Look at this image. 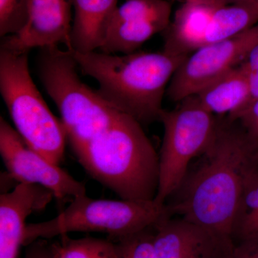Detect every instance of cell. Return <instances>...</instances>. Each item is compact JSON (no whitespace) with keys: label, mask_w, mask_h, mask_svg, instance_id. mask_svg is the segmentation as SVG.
I'll return each mask as SVG.
<instances>
[{"label":"cell","mask_w":258,"mask_h":258,"mask_svg":"<svg viewBox=\"0 0 258 258\" xmlns=\"http://www.w3.org/2000/svg\"><path fill=\"white\" fill-rule=\"evenodd\" d=\"M0 93L15 130L29 147L56 165L63 161L67 134L32 79L28 52L0 49Z\"/></svg>","instance_id":"5b68a950"},{"label":"cell","mask_w":258,"mask_h":258,"mask_svg":"<svg viewBox=\"0 0 258 258\" xmlns=\"http://www.w3.org/2000/svg\"><path fill=\"white\" fill-rule=\"evenodd\" d=\"M194 96L212 114L227 115L232 119L248 103L249 88L245 70L242 64L236 66L204 86Z\"/></svg>","instance_id":"2e32d148"},{"label":"cell","mask_w":258,"mask_h":258,"mask_svg":"<svg viewBox=\"0 0 258 258\" xmlns=\"http://www.w3.org/2000/svg\"><path fill=\"white\" fill-rule=\"evenodd\" d=\"M254 2H258V0H226L227 5L236 4V3H254Z\"/></svg>","instance_id":"4316f807"},{"label":"cell","mask_w":258,"mask_h":258,"mask_svg":"<svg viewBox=\"0 0 258 258\" xmlns=\"http://www.w3.org/2000/svg\"><path fill=\"white\" fill-rule=\"evenodd\" d=\"M152 227L117 239L120 258H159L154 244Z\"/></svg>","instance_id":"44dd1931"},{"label":"cell","mask_w":258,"mask_h":258,"mask_svg":"<svg viewBox=\"0 0 258 258\" xmlns=\"http://www.w3.org/2000/svg\"><path fill=\"white\" fill-rule=\"evenodd\" d=\"M37 71L42 86L58 110L74 154L110 128L122 114L83 83L71 50L59 45L39 49Z\"/></svg>","instance_id":"277c9868"},{"label":"cell","mask_w":258,"mask_h":258,"mask_svg":"<svg viewBox=\"0 0 258 258\" xmlns=\"http://www.w3.org/2000/svg\"><path fill=\"white\" fill-rule=\"evenodd\" d=\"M83 169L120 199L153 201L159 154L139 122L122 113L110 128L74 154Z\"/></svg>","instance_id":"3957f363"},{"label":"cell","mask_w":258,"mask_h":258,"mask_svg":"<svg viewBox=\"0 0 258 258\" xmlns=\"http://www.w3.org/2000/svg\"><path fill=\"white\" fill-rule=\"evenodd\" d=\"M184 2H190V3H205V4L215 5V6L221 7L227 5L226 0H184Z\"/></svg>","instance_id":"484cf974"},{"label":"cell","mask_w":258,"mask_h":258,"mask_svg":"<svg viewBox=\"0 0 258 258\" xmlns=\"http://www.w3.org/2000/svg\"><path fill=\"white\" fill-rule=\"evenodd\" d=\"M26 247L24 258H52L50 242L46 239H37Z\"/></svg>","instance_id":"d4e9b609"},{"label":"cell","mask_w":258,"mask_h":258,"mask_svg":"<svg viewBox=\"0 0 258 258\" xmlns=\"http://www.w3.org/2000/svg\"><path fill=\"white\" fill-rule=\"evenodd\" d=\"M229 258H258V237L235 244Z\"/></svg>","instance_id":"cb8c5ba5"},{"label":"cell","mask_w":258,"mask_h":258,"mask_svg":"<svg viewBox=\"0 0 258 258\" xmlns=\"http://www.w3.org/2000/svg\"><path fill=\"white\" fill-rule=\"evenodd\" d=\"M241 64L245 70L248 79L249 98L247 108L258 98V44L250 50L245 60Z\"/></svg>","instance_id":"7402d4cb"},{"label":"cell","mask_w":258,"mask_h":258,"mask_svg":"<svg viewBox=\"0 0 258 258\" xmlns=\"http://www.w3.org/2000/svg\"><path fill=\"white\" fill-rule=\"evenodd\" d=\"M200 157L166 203L169 215L231 237L246 178L258 158V139L237 120L220 116L216 137Z\"/></svg>","instance_id":"6da1fadb"},{"label":"cell","mask_w":258,"mask_h":258,"mask_svg":"<svg viewBox=\"0 0 258 258\" xmlns=\"http://www.w3.org/2000/svg\"><path fill=\"white\" fill-rule=\"evenodd\" d=\"M69 0H28V20L18 34L4 37L1 47L29 52L63 44L69 48L73 19Z\"/></svg>","instance_id":"7c38bea8"},{"label":"cell","mask_w":258,"mask_h":258,"mask_svg":"<svg viewBox=\"0 0 258 258\" xmlns=\"http://www.w3.org/2000/svg\"><path fill=\"white\" fill-rule=\"evenodd\" d=\"M0 154L8 174L18 183L40 185L53 194L61 210L86 195V185L25 143L14 127L0 118Z\"/></svg>","instance_id":"ba28073f"},{"label":"cell","mask_w":258,"mask_h":258,"mask_svg":"<svg viewBox=\"0 0 258 258\" xmlns=\"http://www.w3.org/2000/svg\"><path fill=\"white\" fill-rule=\"evenodd\" d=\"M171 17L169 0H125L113 13L98 50L108 54L137 52L156 34L165 31Z\"/></svg>","instance_id":"30bf717a"},{"label":"cell","mask_w":258,"mask_h":258,"mask_svg":"<svg viewBox=\"0 0 258 258\" xmlns=\"http://www.w3.org/2000/svg\"><path fill=\"white\" fill-rule=\"evenodd\" d=\"M218 8L205 3L184 2L164 32L163 50L189 56L204 46L212 15Z\"/></svg>","instance_id":"5bb4252c"},{"label":"cell","mask_w":258,"mask_h":258,"mask_svg":"<svg viewBox=\"0 0 258 258\" xmlns=\"http://www.w3.org/2000/svg\"><path fill=\"white\" fill-rule=\"evenodd\" d=\"M257 24L258 2L223 5L212 15L205 45L235 37Z\"/></svg>","instance_id":"e0dca14e"},{"label":"cell","mask_w":258,"mask_h":258,"mask_svg":"<svg viewBox=\"0 0 258 258\" xmlns=\"http://www.w3.org/2000/svg\"><path fill=\"white\" fill-rule=\"evenodd\" d=\"M258 44V24L231 38L208 44L190 54L176 71L166 95L179 103L242 63Z\"/></svg>","instance_id":"9c48e42d"},{"label":"cell","mask_w":258,"mask_h":258,"mask_svg":"<svg viewBox=\"0 0 258 258\" xmlns=\"http://www.w3.org/2000/svg\"><path fill=\"white\" fill-rule=\"evenodd\" d=\"M52 258H120L116 240L86 237L74 239L69 234L58 236L50 242Z\"/></svg>","instance_id":"d6986e66"},{"label":"cell","mask_w":258,"mask_h":258,"mask_svg":"<svg viewBox=\"0 0 258 258\" xmlns=\"http://www.w3.org/2000/svg\"><path fill=\"white\" fill-rule=\"evenodd\" d=\"M152 230L159 258H229L235 246L230 236L180 217H164Z\"/></svg>","instance_id":"8fae6325"},{"label":"cell","mask_w":258,"mask_h":258,"mask_svg":"<svg viewBox=\"0 0 258 258\" xmlns=\"http://www.w3.org/2000/svg\"><path fill=\"white\" fill-rule=\"evenodd\" d=\"M71 52L79 71L98 82L97 91L102 98L142 125L159 121L169 83L188 57L164 50L128 54Z\"/></svg>","instance_id":"7a4b0ae2"},{"label":"cell","mask_w":258,"mask_h":258,"mask_svg":"<svg viewBox=\"0 0 258 258\" xmlns=\"http://www.w3.org/2000/svg\"><path fill=\"white\" fill-rule=\"evenodd\" d=\"M258 237V158L244 182L231 237L234 243Z\"/></svg>","instance_id":"ac0fdd59"},{"label":"cell","mask_w":258,"mask_h":258,"mask_svg":"<svg viewBox=\"0 0 258 258\" xmlns=\"http://www.w3.org/2000/svg\"><path fill=\"white\" fill-rule=\"evenodd\" d=\"M28 20V0H0V36L18 34Z\"/></svg>","instance_id":"ffe728a7"},{"label":"cell","mask_w":258,"mask_h":258,"mask_svg":"<svg viewBox=\"0 0 258 258\" xmlns=\"http://www.w3.org/2000/svg\"><path fill=\"white\" fill-rule=\"evenodd\" d=\"M159 121L164 137L159 152V184L155 201L166 204L177 191L191 163L211 146L218 130L220 116L205 110L190 96L171 111L164 110Z\"/></svg>","instance_id":"52a82bcc"},{"label":"cell","mask_w":258,"mask_h":258,"mask_svg":"<svg viewBox=\"0 0 258 258\" xmlns=\"http://www.w3.org/2000/svg\"><path fill=\"white\" fill-rule=\"evenodd\" d=\"M74 9L68 50L88 52L99 50L106 37L118 0H69Z\"/></svg>","instance_id":"9a60e30c"},{"label":"cell","mask_w":258,"mask_h":258,"mask_svg":"<svg viewBox=\"0 0 258 258\" xmlns=\"http://www.w3.org/2000/svg\"><path fill=\"white\" fill-rule=\"evenodd\" d=\"M54 199L40 185L18 183L0 195V258H18L24 246L27 219L46 208Z\"/></svg>","instance_id":"4fadbf2b"},{"label":"cell","mask_w":258,"mask_h":258,"mask_svg":"<svg viewBox=\"0 0 258 258\" xmlns=\"http://www.w3.org/2000/svg\"><path fill=\"white\" fill-rule=\"evenodd\" d=\"M230 120L238 121L249 135L258 139V98L235 118Z\"/></svg>","instance_id":"603a6c76"},{"label":"cell","mask_w":258,"mask_h":258,"mask_svg":"<svg viewBox=\"0 0 258 258\" xmlns=\"http://www.w3.org/2000/svg\"><path fill=\"white\" fill-rule=\"evenodd\" d=\"M170 216L166 204L153 201L97 200L87 195L74 199L54 218L28 224L24 246L37 239L70 232H102L113 240L134 235Z\"/></svg>","instance_id":"8992f818"}]
</instances>
